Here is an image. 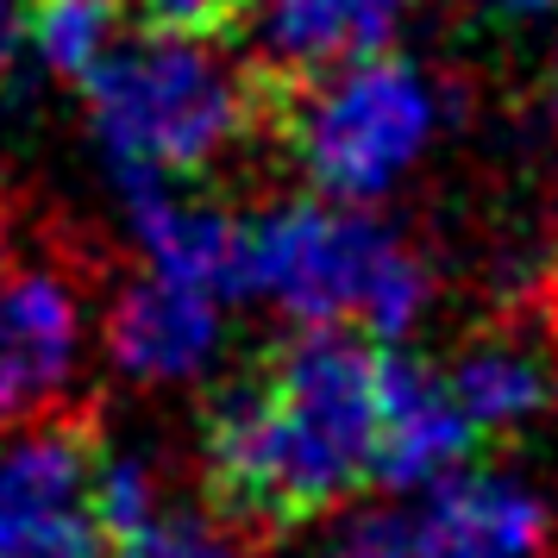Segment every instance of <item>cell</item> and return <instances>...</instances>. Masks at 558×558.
Segmentation results:
<instances>
[{"label":"cell","instance_id":"obj_13","mask_svg":"<svg viewBox=\"0 0 558 558\" xmlns=\"http://www.w3.org/2000/svg\"><path fill=\"white\" fill-rule=\"evenodd\" d=\"M120 38V13L113 0H38L26 13V45L38 63L63 82H82Z\"/></svg>","mask_w":558,"mask_h":558},{"label":"cell","instance_id":"obj_3","mask_svg":"<svg viewBox=\"0 0 558 558\" xmlns=\"http://www.w3.org/2000/svg\"><path fill=\"white\" fill-rule=\"evenodd\" d=\"M239 295L282 314L295 332L332 327L396 345L433 307V270L371 207L307 195L245 227Z\"/></svg>","mask_w":558,"mask_h":558},{"label":"cell","instance_id":"obj_16","mask_svg":"<svg viewBox=\"0 0 558 558\" xmlns=\"http://www.w3.org/2000/svg\"><path fill=\"white\" fill-rule=\"evenodd\" d=\"M20 45H26V7L20 0H0V76L13 70Z\"/></svg>","mask_w":558,"mask_h":558},{"label":"cell","instance_id":"obj_2","mask_svg":"<svg viewBox=\"0 0 558 558\" xmlns=\"http://www.w3.org/2000/svg\"><path fill=\"white\" fill-rule=\"evenodd\" d=\"M82 107L113 182H202L264 120V70L232 63L214 38L145 32L82 76Z\"/></svg>","mask_w":558,"mask_h":558},{"label":"cell","instance_id":"obj_4","mask_svg":"<svg viewBox=\"0 0 558 558\" xmlns=\"http://www.w3.org/2000/svg\"><path fill=\"white\" fill-rule=\"evenodd\" d=\"M439 120V88L408 57L371 51L307 76L282 113V138L314 195L371 207L421 170Z\"/></svg>","mask_w":558,"mask_h":558},{"label":"cell","instance_id":"obj_18","mask_svg":"<svg viewBox=\"0 0 558 558\" xmlns=\"http://www.w3.org/2000/svg\"><path fill=\"white\" fill-rule=\"evenodd\" d=\"M553 101H558V57H553Z\"/></svg>","mask_w":558,"mask_h":558},{"label":"cell","instance_id":"obj_19","mask_svg":"<svg viewBox=\"0 0 558 558\" xmlns=\"http://www.w3.org/2000/svg\"><path fill=\"white\" fill-rule=\"evenodd\" d=\"M553 558H558V539H553Z\"/></svg>","mask_w":558,"mask_h":558},{"label":"cell","instance_id":"obj_12","mask_svg":"<svg viewBox=\"0 0 558 558\" xmlns=\"http://www.w3.org/2000/svg\"><path fill=\"white\" fill-rule=\"evenodd\" d=\"M446 389H452L458 414L471 421L477 439H496V433H521L533 427L558 396V364L553 352L533 339V332H477L464 352L439 371Z\"/></svg>","mask_w":558,"mask_h":558},{"label":"cell","instance_id":"obj_10","mask_svg":"<svg viewBox=\"0 0 558 558\" xmlns=\"http://www.w3.org/2000/svg\"><path fill=\"white\" fill-rule=\"evenodd\" d=\"M477 446L471 421L458 414L452 389L433 364L389 352L383 364V452H377V483L383 489H414L458 471Z\"/></svg>","mask_w":558,"mask_h":558},{"label":"cell","instance_id":"obj_6","mask_svg":"<svg viewBox=\"0 0 558 558\" xmlns=\"http://www.w3.org/2000/svg\"><path fill=\"white\" fill-rule=\"evenodd\" d=\"M0 558H107L95 514V446L70 421L0 433Z\"/></svg>","mask_w":558,"mask_h":558},{"label":"cell","instance_id":"obj_17","mask_svg":"<svg viewBox=\"0 0 558 558\" xmlns=\"http://www.w3.org/2000/svg\"><path fill=\"white\" fill-rule=\"evenodd\" d=\"M464 7H477L489 20H539V13H553L558 0H464Z\"/></svg>","mask_w":558,"mask_h":558},{"label":"cell","instance_id":"obj_7","mask_svg":"<svg viewBox=\"0 0 558 558\" xmlns=\"http://www.w3.org/2000/svg\"><path fill=\"white\" fill-rule=\"evenodd\" d=\"M227 302L207 282H182L163 270H138L113 289L101 314V345L113 371L138 389L202 383L227 352Z\"/></svg>","mask_w":558,"mask_h":558},{"label":"cell","instance_id":"obj_15","mask_svg":"<svg viewBox=\"0 0 558 558\" xmlns=\"http://www.w3.org/2000/svg\"><path fill=\"white\" fill-rule=\"evenodd\" d=\"M257 0H138L151 32H189V38H220L232 32Z\"/></svg>","mask_w":558,"mask_h":558},{"label":"cell","instance_id":"obj_5","mask_svg":"<svg viewBox=\"0 0 558 558\" xmlns=\"http://www.w3.org/2000/svg\"><path fill=\"white\" fill-rule=\"evenodd\" d=\"M553 502L508 471H446L377 502H345L314 539V558H546Z\"/></svg>","mask_w":558,"mask_h":558},{"label":"cell","instance_id":"obj_1","mask_svg":"<svg viewBox=\"0 0 558 558\" xmlns=\"http://www.w3.org/2000/svg\"><path fill=\"white\" fill-rule=\"evenodd\" d=\"M389 345L307 327L214 402L202 433L207 489L232 521L302 527L377 483Z\"/></svg>","mask_w":558,"mask_h":558},{"label":"cell","instance_id":"obj_14","mask_svg":"<svg viewBox=\"0 0 558 558\" xmlns=\"http://www.w3.org/2000/svg\"><path fill=\"white\" fill-rule=\"evenodd\" d=\"M107 553L113 558H252L245 539L232 533V521L207 514V508H189L177 496H163L145 521H132L126 533H113Z\"/></svg>","mask_w":558,"mask_h":558},{"label":"cell","instance_id":"obj_11","mask_svg":"<svg viewBox=\"0 0 558 558\" xmlns=\"http://www.w3.org/2000/svg\"><path fill=\"white\" fill-rule=\"evenodd\" d=\"M408 0H257V70L264 76H327L352 57L389 45Z\"/></svg>","mask_w":558,"mask_h":558},{"label":"cell","instance_id":"obj_9","mask_svg":"<svg viewBox=\"0 0 558 558\" xmlns=\"http://www.w3.org/2000/svg\"><path fill=\"white\" fill-rule=\"evenodd\" d=\"M120 202H126V232L145 270L239 295L245 227L227 207L189 195V182H120Z\"/></svg>","mask_w":558,"mask_h":558},{"label":"cell","instance_id":"obj_8","mask_svg":"<svg viewBox=\"0 0 558 558\" xmlns=\"http://www.w3.org/2000/svg\"><path fill=\"white\" fill-rule=\"evenodd\" d=\"M88 357V302L51 264L0 270V421L51 414Z\"/></svg>","mask_w":558,"mask_h":558}]
</instances>
